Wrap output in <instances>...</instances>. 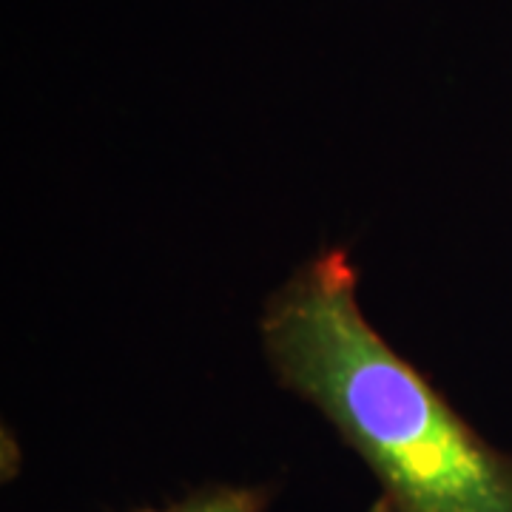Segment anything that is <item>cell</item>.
Masks as SVG:
<instances>
[{
	"mask_svg": "<svg viewBox=\"0 0 512 512\" xmlns=\"http://www.w3.org/2000/svg\"><path fill=\"white\" fill-rule=\"evenodd\" d=\"M259 345L279 387L365 461L367 512H512V456L370 325L345 248L305 259L265 299Z\"/></svg>",
	"mask_w": 512,
	"mask_h": 512,
	"instance_id": "cell-1",
	"label": "cell"
},
{
	"mask_svg": "<svg viewBox=\"0 0 512 512\" xmlns=\"http://www.w3.org/2000/svg\"><path fill=\"white\" fill-rule=\"evenodd\" d=\"M271 498L265 484H202L183 498L140 512H268Z\"/></svg>",
	"mask_w": 512,
	"mask_h": 512,
	"instance_id": "cell-2",
	"label": "cell"
}]
</instances>
